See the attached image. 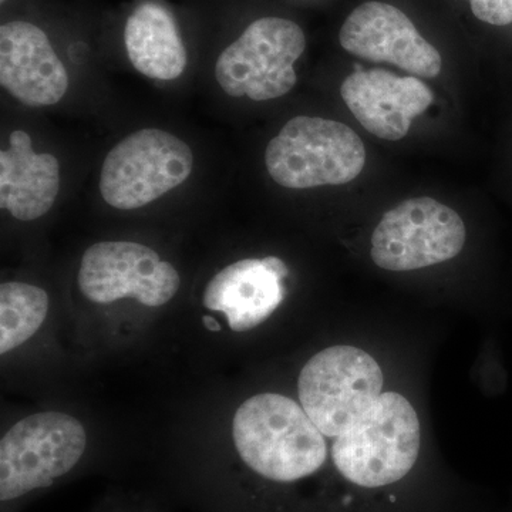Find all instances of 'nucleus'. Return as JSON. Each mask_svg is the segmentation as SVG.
Returning a JSON list of instances; mask_svg holds the SVG:
<instances>
[{"label": "nucleus", "instance_id": "obj_3", "mask_svg": "<svg viewBox=\"0 0 512 512\" xmlns=\"http://www.w3.org/2000/svg\"><path fill=\"white\" fill-rule=\"evenodd\" d=\"M420 423L402 394L387 392L336 437L333 461L346 480L376 488L402 480L416 464Z\"/></svg>", "mask_w": 512, "mask_h": 512}, {"label": "nucleus", "instance_id": "obj_2", "mask_svg": "<svg viewBox=\"0 0 512 512\" xmlns=\"http://www.w3.org/2000/svg\"><path fill=\"white\" fill-rule=\"evenodd\" d=\"M82 421L63 412L19 420L0 441V501L15 504L69 477L86 456Z\"/></svg>", "mask_w": 512, "mask_h": 512}, {"label": "nucleus", "instance_id": "obj_7", "mask_svg": "<svg viewBox=\"0 0 512 512\" xmlns=\"http://www.w3.org/2000/svg\"><path fill=\"white\" fill-rule=\"evenodd\" d=\"M305 47V33L292 20H255L218 57L215 79L231 97L279 99L298 82L293 64Z\"/></svg>", "mask_w": 512, "mask_h": 512}, {"label": "nucleus", "instance_id": "obj_16", "mask_svg": "<svg viewBox=\"0 0 512 512\" xmlns=\"http://www.w3.org/2000/svg\"><path fill=\"white\" fill-rule=\"evenodd\" d=\"M474 16L494 26L512 23V0H470Z\"/></svg>", "mask_w": 512, "mask_h": 512}, {"label": "nucleus", "instance_id": "obj_12", "mask_svg": "<svg viewBox=\"0 0 512 512\" xmlns=\"http://www.w3.org/2000/svg\"><path fill=\"white\" fill-rule=\"evenodd\" d=\"M0 84L25 106L45 107L63 99L69 76L46 33L15 20L0 28Z\"/></svg>", "mask_w": 512, "mask_h": 512}, {"label": "nucleus", "instance_id": "obj_11", "mask_svg": "<svg viewBox=\"0 0 512 512\" xmlns=\"http://www.w3.org/2000/svg\"><path fill=\"white\" fill-rule=\"evenodd\" d=\"M340 96L370 134L389 141L406 137L412 121L433 103L430 87L417 77L382 69L356 70L340 86Z\"/></svg>", "mask_w": 512, "mask_h": 512}, {"label": "nucleus", "instance_id": "obj_17", "mask_svg": "<svg viewBox=\"0 0 512 512\" xmlns=\"http://www.w3.org/2000/svg\"><path fill=\"white\" fill-rule=\"evenodd\" d=\"M0 2H2V3H3V2H5V0H0Z\"/></svg>", "mask_w": 512, "mask_h": 512}, {"label": "nucleus", "instance_id": "obj_14", "mask_svg": "<svg viewBox=\"0 0 512 512\" xmlns=\"http://www.w3.org/2000/svg\"><path fill=\"white\" fill-rule=\"evenodd\" d=\"M124 45L131 64L150 79H178L187 67V49L175 20L157 3H143L131 13Z\"/></svg>", "mask_w": 512, "mask_h": 512}, {"label": "nucleus", "instance_id": "obj_10", "mask_svg": "<svg viewBox=\"0 0 512 512\" xmlns=\"http://www.w3.org/2000/svg\"><path fill=\"white\" fill-rule=\"evenodd\" d=\"M349 53L375 63H392L414 76L434 79L441 72L439 50L430 45L402 10L367 2L350 13L339 33Z\"/></svg>", "mask_w": 512, "mask_h": 512}, {"label": "nucleus", "instance_id": "obj_1", "mask_svg": "<svg viewBox=\"0 0 512 512\" xmlns=\"http://www.w3.org/2000/svg\"><path fill=\"white\" fill-rule=\"evenodd\" d=\"M232 439L242 463L275 483L312 476L328 457L326 441L311 417L282 394L245 400L232 420Z\"/></svg>", "mask_w": 512, "mask_h": 512}, {"label": "nucleus", "instance_id": "obj_8", "mask_svg": "<svg viewBox=\"0 0 512 512\" xmlns=\"http://www.w3.org/2000/svg\"><path fill=\"white\" fill-rule=\"evenodd\" d=\"M464 244L466 225L456 211L433 198H412L383 215L370 255L386 271H416L456 258Z\"/></svg>", "mask_w": 512, "mask_h": 512}, {"label": "nucleus", "instance_id": "obj_5", "mask_svg": "<svg viewBox=\"0 0 512 512\" xmlns=\"http://www.w3.org/2000/svg\"><path fill=\"white\" fill-rule=\"evenodd\" d=\"M383 373L365 350L332 346L316 353L299 376V399L320 433L338 437L382 396Z\"/></svg>", "mask_w": 512, "mask_h": 512}, {"label": "nucleus", "instance_id": "obj_4", "mask_svg": "<svg viewBox=\"0 0 512 512\" xmlns=\"http://www.w3.org/2000/svg\"><path fill=\"white\" fill-rule=\"evenodd\" d=\"M265 164L276 184L292 190L343 185L362 173L366 148L346 124L298 116L269 141Z\"/></svg>", "mask_w": 512, "mask_h": 512}, {"label": "nucleus", "instance_id": "obj_9", "mask_svg": "<svg viewBox=\"0 0 512 512\" xmlns=\"http://www.w3.org/2000/svg\"><path fill=\"white\" fill-rule=\"evenodd\" d=\"M77 284L84 298L93 303L133 298L147 308H160L173 301L181 279L177 269L153 248L137 242L103 241L84 252Z\"/></svg>", "mask_w": 512, "mask_h": 512}, {"label": "nucleus", "instance_id": "obj_15", "mask_svg": "<svg viewBox=\"0 0 512 512\" xmlns=\"http://www.w3.org/2000/svg\"><path fill=\"white\" fill-rule=\"evenodd\" d=\"M50 299L45 289L23 282L0 286V353L12 352L32 338L45 322Z\"/></svg>", "mask_w": 512, "mask_h": 512}, {"label": "nucleus", "instance_id": "obj_13", "mask_svg": "<svg viewBox=\"0 0 512 512\" xmlns=\"http://www.w3.org/2000/svg\"><path fill=\"white\" fill-rule=\"evenodd\" d=\"M288 275V266L276 256L242 259L208 282L202 303L208 311L222 313L229 328L245 332L264 323L281 306Z\"/></svg>", "mask_w": 512, "mask_h": 512}, {"label": "nucleus", "instance_id": "obj_6", "mask_svg": "<svg viewBox=\"0 0 512 512\" xmlns=\"http://www.w3.org/2000/svg\"><path fill=\"white\" fill-rule=\"evenodd\" d=\"M194 167L191 148L157 128L130 134L107 154L100 173L104 201L117 210L144 207L180 187Z\"/></svg>", "mask_w": 512, "mask_h": 512}]
</instances>
